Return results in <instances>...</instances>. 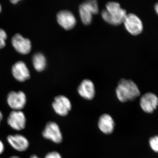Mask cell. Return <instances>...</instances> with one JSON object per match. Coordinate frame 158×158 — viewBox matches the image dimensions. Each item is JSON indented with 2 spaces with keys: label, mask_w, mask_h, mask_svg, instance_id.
I'll list each match as a JSON object with an SVG mask.
<instances>
[{
  "label": "cell",
  "mask_w": 158,
  "mask_h": 158,
  "mask_svg": "<svg viewBox=\"0 0 158 158\" xmlns=\"http://www.w3.org/2000/svg\"><path fill=\"white\" fill-rule=\"evenodd\" d=\"M127 13L121 8L120 4L110 2L106 5V9L102 12V16L105 21L113 25H118L123 23Z\"/></svg>",
  "instance_id": "6da1fadb"
},
{
  "label": "cell",
  "mask_w": 158,
  "mask_h": 158,
  "mask_svg": "<svg viewBox=\"0 0 158 158\" xmlns=\"http://www.w3.org/2000/svg\"><path fill=\"white\" fill-rule=\"evenodd\" d=\"M116 93L118 100L122 102L134 100L140 95V90L135 83L124 79L118 82Z\"/></svg>",
  "instance_id": "7a4b0ae2"
},
{
  "label": "cell",
  "mask_w": 158,
  "mask_h": 158,
  "mask_svg": "<svg viewBox=\"0 0 158 158\" xmlns=\"http://www.w3.org/2000/svg\"><path fill=\"white\" fill-rule=\"evenodd\" d=\"M99 11L98 4L95 0H89L82 3L79 6V13L82 22L85 25L90 24L93 15Z\"/></svg>",
  "instance_id": "3957f363"
},
{
  "label": "cell",
  "mask_w": 158,
  "mask_h": 158,
  "mask_svg": "<svg viewBox=\"0 0 158 158\" xmlns=\"http://www.w3.org/2000/svg\"><path fill=\"white\" fill-rule=\"evenodd\" d=\"M123 23L128 32L132 35H139L143 31V23L135 14L130 13L127 15Z\"/></svg>",
  "instance_id": "277c9868"
},
{
  "label": "cell",
  "mask_w": 158,
  "mask_h": 158,
  "mask_svg": "<svg viewBox=\"0 0 158 158\" xmlns=\"http://www.w3.org/2000/svg\"><path fill=\"white\" fill-rule=\"evenodd\" d=\"M44 138L54 143L59 144L62 141V135L59 125L54 122H49L42 132Z\"/></svg>",
  "instance_id": "5b68a950"
},
{
  "label": "cell",
  "mask_w": 158,
  "mask_h": 158,
  "mask_svg": "<svg viewBox=\"0 0 158 158\" xmlns=\"http://www.w3.org/2000/svg\"><path fill=\"white\" fill-rule=\"evenodd\" d=\"M27 119L21 110H13L10 112L7 118V123L10 127L15 131L23 130L26 127Z\"/></svg>",
  "instance_id": "8992f818"
},
{
  "label": "cell",
  "mask_w": 158,
  "mask_h": 158,
  "mask_svg": "<svg viewBox=\"0 0 158 158\" xmlns=\"http://www.w3.org/2000/svg\"><path fill=\"white\" fill-rule=\"evenodd\" d=\"M52 106L55 113L62 116H67L72 109L70 100L64 95H58L55 97Z\"/></svg>",
  "instance_id": "52a82bcc"
},
{
  "label": "cell",
  "mask_w": 158,
  "mask_h": 158,
  "mask_svg": "<svg viewBox=\"0 0 158 158\" xmlns=\"http://www.w3.org/2000/svg\"><path fill=\"white\" fill-rule=\"evenodd\" d=\"M7 103L13 110H21L25 106L27 98L23 91H11L7 96Z\"/></svg>",
  "instance_id": "ba28073f"
},
{
  "label": "cell",
  "mask_w": 158,
  "mask_h": 158,
  "mask_svg": "<svg viewBox=\"0 0 158 158\" xmlns=\"http://www.w3.org/2000/svg\"><path fill=\"white\" fill-rule=\"evenodd\" d=\"M58 23L66 30L73 28L76 24V19L73 13L69 10H62L57 15Z\"/></svg>",
  "instance_id": "9c48e42d"
},
{
  "label": "cell",
  "mask_w": 158,
  "mask_h": 158,
  "mask_svg": "<svg viewBox=\"0 0 158 158\" xmlns=\"http://www.w3.org/2000/svg\"><path fill=\"white\" fill-rule=\"evenodd\" d=\"M140 106L142 110L146 113H152L158 106V98L152 93L144 94L140 99Z\"/></svg>",
  "instance_id": "30bf717a"
},
{
  "label": "cell",
  "mask_w": 158,
  "mask_h": 158,
  "mask_svg": "<svg viewBox=\"0 0 158 158\" xmlns=\"http://www.w3.org/2000/svg\"><path fill=\"white\" fill-rule=\"evenodd\" d=\"M11 43L18 52L23 55L29 53L31 50V41L20 34H16L11 39Z\"/></svg>",
  "instance_id": "8fae6325"
},
{
  "label": "cell",
  "mask_w": 158,
  "mask_h": 158,
  "mask_svg": "<svg viewBox=\"0 0 158 158\" xmlns=\"http://www.w3.org/2000/svg\"><path fill=\"white\" fill-rule=\"evenodd\" d=\"M7 139L9 144L17 151L24 152L29 148L28 140L22 135H10L7 137Z\"/></svg>",
  "instance_id": "7c38bea8"
},
{
  "label": "cell",
  "mask_w": 158,
  "mask_h": 158,
  "mask_svg": "<svg viewBox=\"0 0 158 158\" xmlns=\"http://www.w3.org/2000/svg\"><path fill=\"white\" fill-rule=\"evenodd\" d=\"M78 92L80 96L86 99L92 100L95 94V87L92 81L88 79L83 81L78 88Z\"/></svg>",
  "instance_id": "4fadbf2b"
},
{
  "label": "cell",
  "mask_w": 158,
  "mask_h": 158,
  "mask_svg": "<svg viewBox=\"0 0 158 158\" xmlns=\"http://www.w3.org/2000/svg\"><path fill=\"white\" fill-rule=\"evenodd\" d=\"M12 73L15 78L23 82L30 78V74L25 63L22 61L16 62L12 66Z\"/></svg>",
  "instance_id": "5bb4252c"
},
{
  "label": "cell",
  "mask_w": 158,
  "mask_h": 158,
  "mask_svg": "<svg viewBox=\"0 0 158 158\" xmlns=\"http://www.w3.org/2000/svg\"><path fill=\"white\" fill-rule=\"evenodd\" d=\"M98 126L102 132L109 135L112 134L114 131L115 122L109 114H104L99 118Z\"/></svg>",
  "instance_id": "9a60e30c"
},
{
  "label": "cell",
  "mask_w": 158,
  "mask_h": 158,
  "mask_svg": "<svg viewBox=\"0 0 158 158\" xmlns=\"http://www.w3.org/2000/svg\"><path fill=\"white\" fill-rule=\"evenodd\" d=\"M33 65L37 71L44 70L46 65V60L44 56L41 53L35 54L33 58Z\"/></svg>",
  "instance_id": "2e32d148"
},
{
  "label": "cell",
  "mask_w": 158,
  "mask_h": 158,
  "mask_svg": "<svg viewBox=\"0 0 158 158\" xmlns=\"http://www.w3.org/2000/svg\"><path fill=\"white\" fill-rule=\"evenodd\" d=\"M149 143L152 149L155 152L158 153V135L150 138Z\"/></svg>",
  "instance_id": "e0dca14e"
},
{
  "label": "cell",
  "mask_w": 158,
  "mask_h": 158,
  "mask_svg": "<svg viewBox=\"0 0 158 158\" xmlns=\"http://www.w3.org/2000/svg\"><path fill=\"white\" fill-rule=\"evenodd\" d=\"M7 34L2 29H0V49L6 46V40L7 39Z\"/></svg>",
  "instance_id": "ac0fdd59"
},
{
  "label": "cell",
  "mask_w": 158,
  "mask_h": 158,
  "mask_svg": "<svg viewBox=\"0 0 158 158\" xmlns=\"http://www.w3.org/2000/svg\"><path fill=\"white\" fill-rule=\"evenodd\" d=\"M44 158H62V157L59 152L56 151H53L47 154Z\"/></svg>",
  "instance_id": "d6986e66"
},
{
  "label": "cell",
  "mask_w": 158,
  "mask_h": 158,
  "mask_svg": "<svg viewBox=\"0 0 158 158\" xmlns=\"http://www.w3.org/2000/svg\"><path fill=\"white\" fill-rule=\"evenodd\" d=\"M4 149H5V147H4V144L2 141L0 140V155L2 154L4 152Z\"/></svg>",
  "instance_id": "ffe728a7"
},
{
  "label": "cell",
  "mask_w": 158,
  "mask_h": 158,
  "mask_svg": "<svg viewBox=\"0 0 158 158\" xmlns=\"http://www.w3.org/2000/svg\"><path fill=\"white\" fill-rule=\"evenodd\" d=\"M155 10L157 14L158 15V2L157 3L155 6Z\"/></svg>",
  "instance_id": "44dd1931"
},
{
  "label": "cell",
  "mask_w": 158,
  "mask_h": 158,
  "mask_svg": "<svg viewBox=\"0 0 158 158\" xmlns=\"http://www.w3.org/2000/svg\"><path fill=\"white\" fill-rule=\"evenodd\" d=\"M3 117V116L2 113V112L0 111V123H1V121L2 120Z\"/></svg>",
  "instance_id": "7402d4cb"
},
{
  "label": "cell",
  "mask_w": 158,
  "mask_h": 158,
  "mask_svg": "<svg viewBox=\"0 0 158 158\" xmlns=\"http://www.w3.org/2000/svg\"><path fill=\"white\" fill-rule=\"evenodd\" d=\"M19 1V0H12V1H11V3H13V4H15L18 2Z\"/></svg>",
  "instance_id": "603a6c76"
},
{
  "label": "cell",
  "mask_w": 158,
  "mask_h": 158,
  "mask_svg": "<svg viewBox=\"0 0 158 158\" xmlns=\"http://www.w3.org/2000/svg\"><path fill=\"white\" fill-rule=\"evenodd\" d=\"M29 158H38V157H37V156L34 155H32V156H30V157Z\"/></svg>",
  "instance_id": "cb8c5ba5"
},
{
  "label": "cell",
  "mask_w": 158,
  "mask_h": 158,
  "mask_svg": "<svg viewBox=\"0 0 158 158\" xmlns=\"http://www.w3.org/2000/svg\"><path fill=\"white\" fill-rule=\"evenodd\" d=\"M9 158H20L19 157L17 156H12L11 157Z\"/></svg>",
  "instance_id": "d4e9b609"
},
{
  "label": "cell",
  "mask_w": 158,
  "mask_h": 158,
  "mask_svg": "<svg viewBox=\"0 0 158 158\" xmlns=\"http://www.w3.org/2000/svg\"><path fill=\"white\" fill-rule=\"evenodd\" d=\"M1 11H2V7H1V5H0V12H1Z\"/></svg>",
  "instance_id": "484cf974"
}]
</instances>
